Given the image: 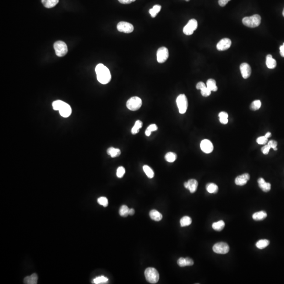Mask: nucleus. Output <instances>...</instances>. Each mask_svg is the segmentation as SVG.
<instances>
[{"label": "nucleus", "mask_w": 284, "mask_h": 284, "mask_svg": "<svg viewBox=\"0 0 284 284\" xmlns=\"http://www.w3.org/2000/svg\"><path fill=\"white\" fill-rule=\"evenodd\" d=\"M135 213V210L133 208H130L129 210V215H133Z\"/></svg>", "instance_id": "obj_51"}, {"label": "nucleus", "mask_w": 284, "mask_h": 284, "mask_svg": "<svg viewBox=\"0 0 284 284\" xmlns=\"http://www.w3.org/2000/svg\"><path fill=\"white\" fill-rule=\"evenodd\" d=\"M125 173V169L124 167H118L117 171H116V175L117 176V178H123Z\"/></svg>", "instance_id": "obj_37"}, {"label": "nucleus", "mask_w": 284, "mask_h": 284, "mask_svg": "<svg viewBox=\"0 0 284 284\" xmlns=\"http://www.w3.org/2000/svg\"><path fill=\"white\" fill-rule=\"evenodd\" d=\"M220 121L223 124H227L228 121L227 118H220Z\"/></svg>", "instance_id": "obj_49"}, {"label": "nucleus", "mask_w": 284, "mask_h": 284, "mask_svg": "<svg viewBox=\"0 0 284 284\" xmlns=\"http://www.w3.org/2000/svg\"><path fill=\"white\" fill-rule=\"evenodd\" d=\"M96 72L97 80L102 84H106L111 79V74L108 68L102 64H99L96 66Z\"/></svg>", "instance_id": "obj_1"}, {"label": "nucleus", "mask_w": 284, "mask_h": 284, "mask_svg": "<svg viewBox=\"0 0 284 284\" xmlns=\"http://www.w3.org/2000/svg\"><path fill=\"white\" fill-rule=\"evenodd\" d=\"M205 86H206V85H205L204 83L202 82H199L197 83V85L196 86V89L197 90H201L202 89H203L204 87H205Z\"/></svg>", "instance_id": "obj_45"}, {"label": "nucleus", "mask_w": 284, "mask_h": 284, "mask_svg": "<svg viewBox=\"0 0 284 284\" xmlns=\"http://www.w3.org/2000/svg\"><path fill=\"white\" fill-rule=\"evenodd\" d=\"M129 208L126 205H122L119 210L120 215L121 216L126 217L129 215Z\"/></svg>", "instance_id": "obj_34"}, {"label": "nucleus", "mask_w": 284, "mask_h": 284, "mask_svg": "<svg viewBox=\"0 0 284 284\" xmlns=\"http://www.w3.org/2000/svg\"><path fill=\"white\" fill-rule=\"evenodd\" d=\"M176 103L178 105L179 113L185 114L188 108V100L185 94H180L176 99Z\"/></svg>", "instance_id": "obj_6"}, {"label": "nucleus", "mask_w": 284, "mask_h": 284, "mask_svg": "<svg viewBox=\"0 0 284 284\" xmlns=\"http://www.w3.org/2000/svg\"><path fill=\"white\" fill-rule=\"evenodd\" d=\"M158 129V128H157V126L156 125L154 124H151L150 125V126L147 128V129H148L149 131H150V132H154V131H156Z\"/></svg>", "instance_id": "obj_43"}, {"label": "nucleus", "mask_w": 284, "mask_h": 284, "mask_svg": "<svg viewBox=\"0 0 284 284\" xmlns=\"http://www.w3.org/2000/svg\"><path fill=\"white\" fill-rule=\"evenodd\" d=\"M185 1H187V2H188V1H189V0H185Z\"/></svg>", "instance_id": "obj_55"}, {"label": "nucleus", "mask_w": 284, "mask_h": 284, "mask_svg": "<svg viewBox=\"0 0 284 284\" xmlns=\"http://www.w3.org/2000/svg\"><path fill=\"white\" fill-rule=\"evenodd\" d=\"M146 279L150 284H156L160 278V275L155 268L149 267L146 269L144 272Z\"/></svg>", "instance_id": "obj_4"}, {"label": "nucleus", "mask_w": 284, "mask_h": 284, "mask_svg": "<svg viewBox=\"0 0 284 284\" xmlns=\"http://www.w3.org/2000/svg\"><path fill=\"white\" fill-rule=\"evenodd\" d=\"M186 261V264L187 266H192L194 264V261L191 258L189 257H186L185 258Z\"/></svg>", "instance_id": "obj_47"}, {"label": "nucleus", "mask_w": 284, "mask_h": 284, "mask_svg": "<svg viewBox=\"0 0 284 284\" xmlns=\"http://www.w3.org/2000/svg\"><path fill=\"white\" fill-rule=\"evenodd\" d=\"M107 153L108 154V155H110L112 158H115V157H116L119 156L121 155V150H120V149H116V148H114V147H110L107 150Z\"/></svg>", "instance_id": "obj_22"}, {"label": "nucleus", "mask_w": 284, "mask_h": 284, "mask_svg": "<svg viewBox=\"0 0 284 284\" xmlns=\"http://www.w3.org/2000/svg\"><path fill=\"white\" fill-rule=\"evenodd\" d=\"M266 65L267 68L270 69H273L276 66L277 63L276 60L272 57V56L270 54H268L266 57Z\"/></svg>", "instance_id": "obj_20"}, {"label": "nucleus", "mask_w": 284, "mask_h": 284, "mask_svg": "<svg viewBox=\"0 0 284 284\" xmlns=\"http://www.w3.org/2000/svg\"><path fill=\"white\" fill-rule=\"evenodd\" d=\"M269 244H270V241L267 239H260L256 243V246L258 249H262L265 248L266 247H267L269 245Z\"/></svg>", "instance_id": "obj_27"}, {"label": "nucleus", "mask_w": 284, "mask_h": 284, "mask_svg": "<svg viewBox=\"0 0 284 284\" xmlns=\"http://www.w3.org/2000/svg\"><path fill=\"white\" fill-rule=\"evenodd\" d=\"M213 250L215 253L225 254L229 252V247L226 243L219 242L213 246Z\"/></svg>", "instance_id": "obj_9"}, {"label": "nucleus", "mask_w": 284, "mask_h": 284, "mask_svg": "<svg viewBox=\"0 0 284 284\" xmlns=\"http://www.w3.org/2000/svg\"><path fill=\"white\" fill-rule=\"evenodd\" d=\"M240 70L243 78L245 79H247L249 78L252 73V69L249 65L247 63H242L240 66Z\"/></svg>", "instance_id": "obj_14"}, {"label": "nucleus", "mask_w": 284, "mask_h": 284, "mask_svg": "<svg viewBox=\"0 0 284 284\" xmlns=\"http://www.w3.org/2000/svg\"><path fill=\"white\" fill-rule=\"evenodd\" d=\"M282 15H283V16H284V10H283V11H282Z\"/></svg>", "instance_id": "obj_54"}, {"label": "nucleus", "mask_w": 284, "mask_h": 284, "mask_svg": "<svg viewBox=\"0 0 284 284\" xmlns=\"http://www.w3.org/2000/svg\"><path fill=\"white\" fill-rule=\"evenodd\" d=\"M258 184L260 188L264 192H268L271 189V185L270 183H267L263 178H258Z\"/></svg>", "instance_id": "obj_17"}, {"label": "nucleus", "mask_w": 284, "mask_h": 284, "mask_svg": "<svg viewBox=\"0 0 284 284\" xmlns=\"http://www.w3.org/2000/svg\"><path fill=\"white\" fill-rule=\"evenodd\" d=\"M207 87L210 89L211 91L216 92L218 90V87L216 85V82L215 79H208L206 83Z\"/></svg>", "instance_id": "obj_24"}, {"label": "nucleus", "mask_w": 284, "mask_h": 284, "mask_svg": "<svg viewBox=\"0 0 284 284\" xmlns=\"http://www.w3.org/2000/svg\"><path fill=\"white\" fill-rule=\"evenodd\" d=\"M178 264L179 266L181 267L187 266L185 258H183V257L179 258L178 260Z\"/></svg>", "instance_id": "obj_40"}, {"label": "nucleus", "mask_w": 284, "mask_h": 284, "mask_svg": "<svg viewBox=\"0 0 284 284\" xmlns=\"http://www.w3.org/2000/svg\"><path fill=\"white\" fill-rule=\"evenodd\" d=\"M200 146L202 151L206 154L210 153L214 150L212 143L207 139L202 140L200 143Z\"/></svg>", "instance_id": "obj_12"}, {"label": "nucleus", "mask_w": 284, "mask_h": 284, "mask_svg": "<svg viewBox=\"0 0 284 284\" xmlns=\"http://www.w3.org/2000/svg\"><path fill=\"white\" fill-rule=\"evenodd\" d=\"M200 90H201V94L204 97L209 96L211 94V90H210V89H208L207 86L204 87L203 89H202Z\"/></svg>", "instance_id": "obj_39"}, {"label": "nucleus", "mask_w": 284, "mask_h": 284, "mask_svg": "<svg viewBox=\"0 0 284 284\" xmlns=\"http://www.w3.org/2000/svg\"><path fill=\"white\" fill-rule=\"evenodd\" d=\"M161 7L160 5H155L153 7V8H150L149 10V13L152 18H155L157 15V14L160 12L161 10Z\"/></svg>", "instance_id": "obj_32"}, {"label": "nucleus", "mask_w": 284, "mask_h": 284, "mask_svg": "<svg viewBox=\"0 0 284 284\" xmlns=\"http://www.w3.org/2000/svg\"><path fill=\"white\" fill-rule=\"evenodd\" d=\"M143 169L144 173H145L146 175H147L148 178H154V172L152 168H150V167H149L148 165H144L143 167Z\"/></svg>", "instance_id": "obj_33"}, {"label": "nucleus", "mask_w": 284, "mask_h": 284, "mask_svg": "<svg viewBox=\"0 0 284 284\" xmlns=\"http://www.w3.org/2000/svg\"><path fill=\"white\" fill-rule=\"evenodd\" d=\"M262 106V103L260 100H255L252 102L250 105V108L252 111H257L259 110Z\"/></svg>", "instance_id": "obj_35"}, {"label": "nucleus", "mask_w": 284, "mask_h": 284, "mask_svg": "<svg viewBox=\"0 0 284 284\" xmlns=\"http://www.w3.org/2000/svg\"><path fill=\"white\" fill-rule=\"evenodd\" d=\"M118 1L121 3L127 4L131 3L135 1L136 0H118Z\"/></svg>", "instance_id": "obj_46"}, {"label": "nucleus", "mask_w": 284, "mask_h": 284, "mask_svg": "<svg viewBox=\"0 0 284 284\" xmlns=\"http://www.w3.org/2000/svg\"><path fill=\"white\" fill-rule=\"evenodd\" d=\"M206 188L207 191L210 194H216L218 192V186L214 183H208L206 186Z\"/></svg>", "instance_id": "obj_23"}, {"label": "nucleus", "mask_w": 284, "mask_h": 284, "mask_svg": "<svg viewBox=\"0 0 284 284\" xmlns=\"http://www.w3.org/2000/svg\"><path fill=\"white\" fill-rule=\"evenodd\" d=\"M42 3L46 8H52L57 5L58 0H42Z\"/></svg>", "instance_id": "obj_25"}, {"label": "nucleus", "mask_w": 284, "mask_h": 284, "mask_svg": "<svg viewBox=\"0 0 284 284\" xmlns=\"http://www.w3.org/2000/svg\"><path fill=\"white\" fill-rule=\"evenodd\" d=\"M232 45V41L227 38L221 39L217 44V49L218 51H225L229 49Z\"/></svg>", "instance_id": "obj_13"}, {"label": "nucleus", "mask_w": 284, "mask_h": 284, "mask_svg": "<svg viewBox=\"0 0 284 284\" xmlns=\"http://www.w3.org/2000/svg\"><path fill=\"white\" fill-rule=\"evenodd\" d=\"M169 56L168 49L165 47H161L157 51V60L158 63H163L166 61Z\"/></svg>", "instance_id": "obj_10"}, {"label": "nucleus", "mask_w": 284, "mask_h": 284, "mask_svg": "<svg viewBox=\"0 0 284 284\" xmlns=\"http://www.w3.org/2000/svg\"><path fill=\"white\" fill-rule=\"evenodd\" d=\"M282 46H283L284 47V44H283V45H282Z\"/></svg>", "instance_id": "obj_56"}, {"label": "nucleus", "mask_w": 284, "mask_h": 284, "mask_svg": "<svg viewBox=\"0 0 284 284\" xmlns=\"http://www.w3.org/2000/svg\"><path fill=\"white\" fill-rule=\"evenodd\" d=\"M280 53L282 57H284V47L282 45L280 46Z\"/></svg>", "instance_id": "obj_50"}, {"label": "nucleus", "mask_w": 284, "mask_h": 284, "mask_svg": "<svg viewBox=\"0 0 284 284\" xmlns=\"http://www.w3.org/2000/svg\"><path fill=\"white\" fill-rule=\"evenodd\" d=\"M225 227L224 221H220L214 223L212 225V228L214 229L215 231H217V232H220L222 231Z\"/></svg>", "instance_id": "obj_26"}, {"label": "nucleus", "mask_w": 284, "mask_h": 284, "mask_svg": "<svg viewBox=\"0 0 284 284\" xmlns=\"http://www.w3.org/2000/svg\"><path fill=\"white\" fill-rule=\"evenodd\" d=\"M97 203L104 207L107 206L108 205V199L105 197H99L97 199Z\"/></svg>", "instance_id": "obj_36"}, {"label": "nucleus", "mask_w": 284, "mask_h": 284, "mask_svg": "<svg viewBox=\"0 0 284 284\" xmlns=\"http://www.w3.org/2000/svg\"><path fill=\"white\" fill-rule=\"evenodd\" d=\"M143 126V123L142 121H140L139 120H137L136 121L134 126L133 127L131 130V132L132 134H137L139 131V129L140 128H142Z\"/></svg>", "instance_id": "obj_28"}, {"label": "nucleus", "mask_w": 284, "mask_h": 284, "mask_svg": "<svg viewBox=\"0 0 284 284\" xmlns=\"http://www.w3.org/2000/svg\"><path fill=\"white\" fill-rule=\"evenodd\" d=\"M118 31L125 33H130L134 31V26L132 24L126 22H120L117 25Z\"/></svg>", "instance_id": "obj_11"}, {"label": "nucleus", "mask_w": 284, "mask_h": 284, "mask_svg": "<svg viewBox=\"0 0 284 284\" xmlns=\"http://www.w3.org/2000/svg\"><path fill=\"white\" fill-rule=\"evenodd\" d=\"M184 187L188 189L191 193H194L197 190L198 187V182L196 179H191L184 183Z\"/></svg>", "instance_id": "obj_15"}, {"label": "nucleus", "mask_w": 284, "mask_h": 284, "mask_svg": "<svg viewBox=\"0 0 284 284\" xmlns=\"http://www.w3.org/2000/svg\"><path fill=\"white\" fill-rule=\"evenodd\" d=\"M267 213L264 211H260L254 213L253 215V218L254 220L256 221H262L265 218H266Z\"/></svg>", "instance_id": "obj_21"}, {"label": "nucleus", "mask_w": 284, "mask_h": 284, "mask_svg": "<svg viewBox=\"0 0 284 284\" xmlns=\"http://www.w3.org/2000/svg\"><path fill=\"white\" fill-rule=\"evenodd\" d=\"M108 281V279L105 276H101L95 278L93 280V283L96 284H106Z\"/></svg>", "instance_id": "obj_31"}, {"label": "nucleus", "mask_w": 284, "mask_h": 284, "mask_svg": "<svg viewBox=\"0 0 284 284\" xmlns=\"http://www.w3.org/2000/svg\"><path fill=\"white\" fill-rule=\"evenodd\" d=\"M229 1H231V0H219L218 4L221 7H224L228 3Z\"/></svg>", "instance_id": "obj_44"}, {"label": "nucleus", "mask_w": 284, "mask_h": 284, "mask_svg": "<svg viewBox=\"0 0 284 284\" xmlns=\"http://www.w3.org/2000/svg\"><path fill=\"white\" fill-rule=\"evenodd\" d=\"M192 219L190 217L185 216L182 218H181L180 220V224L182 227H186L190 225L192 223Z\"/></svg>", "instance_id": "obj_30"}, {"label": "nucleus", "mask_w": 284, "mask_h": 284, "mask_svg": "<svg viewBox=\"0 0 284 284\" xmlns=\"http://www.w3.org/2000/svg\"><path fill=\"white\" fill-rule=\"evenodd\" d=\"M142 101L139 97L133 96L126 103V106L128 109L132 111H136L139 110L142 106Z\"/></svg>", "instance_id": "obj_7"}, {"label": "nucleus", "mask_w": 284, "mask_h": 284, "mask_svg": "<svg viewBox=\"0 0 284 284\" xmlns=\"http://www.w3.org/2000/svg\"><path fill=\"white\" fill-rule=\"evenodd\" d=\"M198 23L195 19H191L183 29V32L186 36H191L193 34L194 31L197 29Z\"/></svg>", "instance_id": "obj_8"}, {"label": "nucleus", "mask_w": 284, "mask_h": 284, "mask_svg": "<svg viewBox=\"0 0 284 284\" xmlns=\"http://www.w3.org/2000/svg\"><path fill=\"white\" fill-rule=\"evenodd\" d=\"M54 49L55 54L58 57H63L66 55L68 52V46L65 42L58 41L54 44Z\"/></svg>", "instance_id": "obj_5"}, {"label": "nucleus", "mask_w": 284, "mask_h": 284, "mask_svg": "<svg viewBox=\"0 0 284 284\" xmlns=\"http://www.w3.org/2000/svg\"><path fill=\"white\" fill-rule=\"evenodd\" d=\"M270 149H271V147H270L268 144H267V145H265V146H264L263 147H262L261 150H262V153L264 155H267L269 153Z\"/></svg>", "instance_id": "obj_42"}, {"label": "nucleus", "mask_w": 284, "mask_h": 284, "mask_svg": "<svg viewBox=\"0 0 284 284\" xmlns=\"http://www.w3.org/2000/svg\"><path fill=\"white\" fill-rule=\"evenodd\" d=\"M218 116H219V118H228V115L227 113H226L225 112H221L218 114Z\"/></svg>", "instance_id": "obj_48"}, {"label": "nucleus", "mask_w": 284, "mask_h": 284, "mask_svg": "<svg viewBox=\"0 0 284 284\" xmlns=\"http://www.w3.org/2000/svg\"><path fill=\"white\" fill-rule=\"evenodd\" d=\"M150 216L152 220L156 221H161L163 218V215H161V213H160L159 211L155 210H150Z\"/></svg>", "instance_id": "obj_19"}, {"label": "nucleus", "mask_w": 284, "mask_h": 284, "mask_svg": "<svg viewBox=\"0 0 284 284\" xmlns=\"http://www.w3.org/2000/svg\"><path fill=\"white\" fill-rule=\"evenodd\" d=\"M243 23L249 28H256L261 23V17L258 14H255L251 16L245 17L243 19Z\"/></svg>", "instance_id": "obj_3"}, {"label": "nucleus", "mask_w": 284, "mask_h": 284, "mask_svg": "<svg viewBox=\"0 0 284 284\" xmlns=\"http://www.w3.org/2000/svg\"><path fill=\"white\" fill-rule=\"evenodd\" d=\"M151 133H152V132L149 131L148 129H146V130L145 135L147 136H150L151 135Z\"/></svg>", "instance_id": "obj_52"}, {"label": "nucleus", "mask_w": 284, "mask_h": 284, "mask_svg": "<svg viewBox=\"0 0 284 284\" xmlns=\"http://www.w3.org/2000/svg\"><path fill=\"white\" fill-rule=\"evenodd\" d=\"M177 158V155L173 152H168L165 156V159L169 163H173Z\"/></svg>", "instance_id": "obj_29"}, {"label": "nucleus", "mask_w": 284, "mask_h": 284, "mask_svg": "<svg viewBox=\"0 0 284 284\" xmlns=\"http://www.w3.org/2000/svg\"><path fill=\"white\" fill-rule=\"evenodd\" d=\"M257 143L260 145H265L268 142V138L265 137V136H260L257 139Z\"/></svg>", "instance_id": "obj_38"}, {"label": "nucleus", "mask_w": 284, "mask_h": 284, "mask_svg": "<svg viewBox=\"0 0 284 284\" xmlns=\"http://www.w3.org/2000/svg\"><path fill=\"white\" fill-rule=\"evenodd\" d=\"M271 136V133L270 132H267L266 134H265V136L267 138H269V137H270Z\"/></svg>", "instance_id": "obj_53"}, {"label": "nucleus", "mask_w": 284, "mask_h": 284, "mask_svg": "<svg viewBox=\"0 0 284 284\" xmlns=\"http://www.w3.org/2000/svg\"><path fill=\"white\" fill-rule=\"evenodd\" d=\"M250 179V175L248 173H244L243 174L238 176L235 180V184L238 186H244L247 183Z\"/></svg>", "instance_id": "obj_16"}, {"label": "nucleus", "mask_w": 284, "mask_h": 284, "mask_svg": "<svg viewBox=\"0 0 284 284\" xmlns=\"http://www.w3.org/2000/svg\"><path fill=\"white\" fill-rule=\"evenodd\" d=\"M52 106L54 110L58 111L60 114L63 117H68L71 115L72 109L69 105L62 101L57 100L53 102Z\"/></svg>", "instance_id": "obj_2"}, {"label": "nucleus", "mask_w": 284, "mask_h": 284, "mask_svg": "<svg viewBox=\"0 0 284 284\" xmlns=\"http://www.w3.org/2000/svg\"><path fill=\"white\" fill-rule=\"evenodd\" d=\"M268 145L270 146V147H271V149H274V150H277V142H276V140H270L268 142Z\"/></svg>", "instance_id": "obj_41"}, {"label": "nucleus", "mask_w": 284, "mask_h": 284, "mask_svg": "<svg viewBox=\"0 0 284 284\" xmlns=\"http://www.w3.org/2000/svg\"><path fill=\"white\" fill-rule=\"evenodd\" d=\"M38 281V276L36 273L30 276H26L24 279V283L26 284H36Z\"/></svg>", "instance_id": "obj_18"}]
</instances>
